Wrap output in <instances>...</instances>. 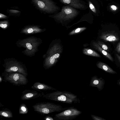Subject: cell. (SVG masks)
Masks as SVG:
<instances>
[{"mask_svg": "<svg viewBox=\"0 0 120 120\" xmlns=\"http://www.w3.org/2000/svg\"><path fill=\"white\" fill-rule=\"evenodd\" d=\"M63 46L60 40H53L49 45L46 54L43 56L45 58L43 66L46 69L54 66L60 59L63 52Z\"/></svg>", "mask_w": 120, "mask_h": 120, "instance_id": "6da1fadb", "label": "cell"}, {"mask_svg": "<svg viewBox=\"0 0 120 120\" xmlns=\"http://www.w3.org/2000/svg\"><path fill=\"white\" fill-rule=\"evenodd\" d=\"M42 42L41 39L34 36H30L22 39L19 40L16 43L17 46L25 49L22 52L30 57L34 56L38 50V47Z\"/></svg>", "mask_w": 120, "mask_h": 120, "instance_id": "7a4b0ae2", "label": "cell"}, {"mask_svg": "<svg viewBox=\"0 0 120 120\" xmlns=\"http://www.w3.org/2000/svg\"><path fill=\"white\" fill-rule=\"evenodd\" d=\"M41 93L42 97L46 99L62 103L72 104L80 101L76 95L66 91L57 90L45 94L43 92Z\"/></svg>", "mask_w": 120, "mask_h": 120, "instance_id": "3957f363", "label": "cell"}, {"mask_svg": "<svg viewBox=\"0 0 120 120\" xmlns=\"http://www.w3.org/2000/svg\"><path fill=\"white\" fill-rule=\"evenodd\" d=\"M79 12L75 8L67 5L63 6L60 11L50 16L55 21L66 25L72 20L79 14Z\"/></svg>", "mask_w": 120, "mask_h": 120, "instance_id": "277c9868", "label": "cell"}, {"mask_svg": "<svg viewBox=\"0 0 120 120\" xmlns=\"http://www.w3.org/2000/svg\"><path fill=\"white\" fill-rule=\"evenodd\" d=\"M3 64L4 71L7 72H18L23 74L26 76L28 75L25 65L14 58L5 59Z\"/></svg>", "mask_w": 120, "mask_h": 120, "instance_id": "5b68a950", "label": "cell"}, {"mask_svg": "<svg viewBox=\"0 0 120 120\" xmlns=\"http://www.w3.org/2000/svg\"><path fill=\"white\" fill-rule=\"evenodd\" d=\"M34 111L43 115L55 112H60L66 108H63L60 105L49 102H42L37 103L32 106Z\"/></svg>", "mask_w": 120, "mask_h": 120, "instance_id": "8992f818", "label": "cell"}, {"mask_svg": "<svg viewBox=\"0 0 120 120\" xmlns=\"http://www.w3.org/2000/svg\"><path fill=\"white\" fill-rule=\"evenodd\" d=\"M1 76L3 77V81L9 82L15 86L25 85L28 82L27 76L19 72L4 71L2 73Z\"/></svg>", "mask_w": 120, "mask_h": 120, "instance_id": "52a82bcc", "label": "cell"}, {"mask_svg": "<svg viewBox=\"0 0 120 120\" xmlns=\"http://www.w3.org/2000/svg\"><path fill=\"white\" fill-rule=\"evenodd\" d=\"M38 9L48 14L56 13L60 10V8L51 0H31Z\"/></svg>", "mask_w": 120, "mask_h": 120, "instance_id": "ba28073f", "label": "cell"}, {"mask_svg": "<svg viewBox=\"0 0 120 120\" xmlns=\"http://www.w3.org/2000/svg\"><path fill=\"white\" fill-rule=\"evenodd\" d=\"M82 112L74 107L66 108L61 112L56 114L54 120H71L75 118L80 115Z\"/></svg>", "mask_w": 120, "mask_h": 120, "instance_id": "9c48e42d", "label": "cell"}, {"mask_svg": "<svg viewBox=\"0 0 120 120\" xmlns=\"http://www.w3.org/2000/svg\"><path fill=\"white\" fill-rule=\"evenodd\" d=\"M62 3L81 10L86 9L88 8L86 3L82 0H58Z\"/></svg>", "mask_w": 120, "mask_h": 120, "instance_id": "30bf717a", "label": "cell"}, {"mask_svg": "<svg viewBox=\"0 0 120 120\" xmlns=\"http://www.w3.org/2000/svg\"><path fill=\"white\" fill-rule=\"evenodd\" d=\"M46 29L41 28L39 26L29 25L23 28L20 32L26 34H30L42 33Z\"/></svg>", "mask_w": 120, "mask_h": 120, "instance_id": "8fae6325", "label": "cell"}, {"mask_svg": "<svg viewBox=\"0 0 120 120\" xmlns=\"http://www.w3.org/2000/svg\"><path fill=\"white\" fill-rule=\"evenodd\" d=\"M22 93L21 99L23 101L31 100L42 97L41 93L35 90L26 89Z\"/></svg>", "mask_w": 120, "mask_h": 120, "instance_id": "7c38bea8", "label": "cell"}, {"mask_svg": "<svg viewBox=\"0 0 120 120\" xmlns=\"http://www.w3.org/2000/svg\"><path fill=\"white\" fill-rule=\"evenodd\" d=\"M31 88L38 91L56 90V89L47 84L39 82H35L31 87Z\"/></svg>", "mask_w": 120, "mask_h": 120, "instance_id": "4fadbf2b", "label": "cell"}, {"mask_svg": "<svg viewBox=\"0 0 120 120\" xmlns=\"http://www.w3.org/2000/svg\"><path fill=\"white\" fill-rule=\"evenodd\" d=\"M99 37L105 41L110 42H115L119 40V37L115 34L107 32L102 33Z\"/></svg>", "mask_w": 120, "mask_h": 120, "instance_id": "5bb4252c", "label": "cell"}, {"mask_svg": "<svg viewBox=\"0 0 120 120\" xmlns=\"http://www.w3.org/2000/svg\"><path fill=\"white\" fill-rule=\"evenodd\" d=\"M104 83L101 78H98L97 76H94L92 77L89 85L91 86L97 87L99 90L102 88Z\"/></svg>", "mask_w": 120, "mask_h": 120, "instance_id": "9a60e30c", "label": "cell"}, {"mask_svg": "<svg viewBox=\"0 0 120 120\" xmlns=\"http://www.w3.org/2000/svg\"><path fill=\"white\" fill-rule=\"evenodd\" d=\"M91 46L96 50L98 51L104 55L105 57L112 61H113L112 57L111 55L107 52L102 49L96 42L92 41L91 42Z\"/></svg>", "mask_w": 120, "mask_h": 120, "instance_id": "2e32d148", "label": "cell"}, {"mask_svg": "<svg viewBox=\"0 0 120 120\" xmlns=\"http://www.w3.org/2000/svg\"><path fill=\"white\" fill-rule=\"evenodd\" d=\"M96 65L98 68L104 70L107 72L113 74L116 73L112 69L103 63L101 62H98L97 63Z\"/></svg>", "mask_w": 120, "mask_h": 120, "instance_id": "e0dca14e", "label": "cell"}, {"mask_svg": "<svg viewBox=\"0 0 120 120\" xmlns=\"http://www.w3.org/2000/svg\"><path fill=\"white\" fill-rule=\"evenodd\" d=\"M83 53L88 56L97 57H100V56L98 53L89 48H84L82 50Z\"/></svg>", "mask_w": 120, "mask_h": 120, "instance_id": "ac0fdd59", "label": "cell"}, {"mask_svg": "<svg viewBox=\"0 0 120 120\" xmlns=\"http://www.w3.org/2000/svg\"><path fill=\"white\" fill-rule=\"evenodd\" d=\"M0 111V115L8 118H12L13 116L12 112L8 109H4Z\"/></svg>", "mask_w": 120, "mask_h": 120, "instance_id": "d6986e66", "label": "cell"}, {"mask_svg": "<svg viewBox=\"0 0 120 120\" xmlns=\"http://www.w3.org/2000/svg\"><path fill=\"white\" fill-rule=\"evenodd\" d=\"M28 109L26 105L24 103H22L20 105L19 113L21 114H25L28 113Z\"/></svg>", "mask_w": 120, "mask_h": 120, "instance_id": "ffe728a7", "label": "cell"}, {"mask_svg": "<svg viewBox=\"0 0 120 120\" xmlns=\"http://www.w3.org/2000/svg\"><path fill=\"white\" fill-rule=\"evenodd\" d=\"M86 28L85 27H79L74 29L69 34V35H71L80 33L86 30Z\"/></svg>", "mask_w": 120, "mask_h": 120, "instance_id": "44dd1931", "label": "cell"}, {"mask_svg": "<svg viewBox=\"0 0 120 120\" xmlns=\"http://www.w3.org/2000/svg\"><path fill=\"white\" fill-rule=\"evenodd\" d=\"M9 26V23L7 21H0V26L1 28L4 29H6Z\"/></svg>", "mask_w": 120, "mask_h": 120, "instance_id": "7402d4cb", "label": "cell"}, {"mask_svg": "<svg viewBox=\"0 0 120 120\" xmlns=\"http://www.w3.org/2000/svg\"><path fill=\"white\" fill-rule=\"evenodd\" d=\"M97 42L102 49L107 51H109L108 46L104 43L99 40L97 41Z\"/></svg>", "mask_w": 120, "mask_h": 120, "instance_id": "603a6c76", "label": "cell"}, {"mask_svg": "<svg viewBox=\"0 0 120 120\" xmlns=\"http://www.w3.org/2000/svg\"><path fill=\"white\" fill-rule=\"evenodd\" d=\"M92 118L94 120H105L104 119L100 117L93 115H91Z\"/></svg>", "mask_w": 120, "mask_h": 120, "instance_id": "cb8c5ba5", "label": "cell"}, {"mask_svg": "<svg viewBox=\"0 0 120 120\" xmlns=\"http://www.w3.org/2000/svg\"><path fill=\"white\" fill-rule=\"evenodd\" d=\"M116 50L118 53H120V42L117 44L116 48Z\"/></svg>", "mask_w": 120, "mask_h": 120, "instance_id": "d4e9b609", "label": "cell"}, {"mask_svg": "<svg viewBox=\"0 0 120 120\" xmlns=\"http://www.w3.org/2000/svg\"><path fill=\"white\" fill-rule=\"evenodd\" d=\"M44 119L45 120H54V119L51 117L49 116H47L44 118Z\"/></svg>", "mask_w": 120, "mask_h": 120, "instance_id": "484cf974", "label": "cell"}, {"mask_svg": "<svg viewBox=\"0 0 120 120\" xmlns=\"http://www.w3.org/2000/svg\"><path fill=\"white\" fill-rule=\"evenodd\" d=\"M110 8L112 10L114 11H116L117 9V7L115 5H112L110 6Z\"/></svg>", "mask_w": 120, "mask_h": 120, "instance_id": "4316f807", "label": "cell"}, {"mask_svg": "<svg viewBox=\"0 0 120 120\" xmlns=\"http://www.w3.org/2000/svg\"><path fill=\"white\" fill-rule=\"evenodd\" d=\"M7 17V16H6L3 14L1 13L0 14V19H4L5 18Z\"/></svg>", "mask_w": 120, "mask_h": 120, "instance_id": "83f0119b", "label": "cell"}, {"mask_svg": "<svg viewBox=\"0 0 120 120\" xmlns=\"http://www.w3.org/2000/svg\"><path fill=\"white\" fill-rule=\"evenodd\" d=\"M116 55L118 60L120 62V56L117 54H116Z\"/></svg>", "mask_w": 120, "mask_h": 120, "instance_id": "f1b7e54d", "label": "cell"}, {"mask_svg": "<svg viewBox=\"0 0 120 120\" xmlns=\"http://www.w3.org/2000/svg\"><path fill=\"white\" fill-rule=\"evenodd\" d=\"M1 76H0V83H1L2 81H3V78Z\"/></svg>", "mask_w": 120, "mask_h": 120, "instance_id": "f546056e", "label": "cell"}, {"mask_svg": "<svg viewBox=\"0 0 120 120\" xmlns=\"http://www.w3.org/2000/svg\"></svg>", "mask_w": 120, "mask_h": 120, "instance_id": "4dcf8cb0", "label": "cell"}]
</instances>
